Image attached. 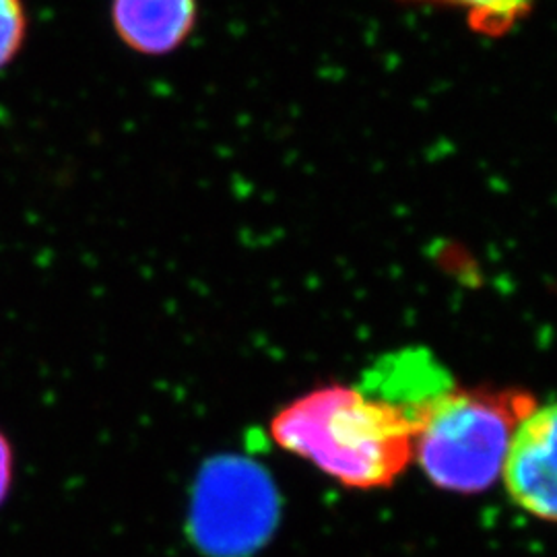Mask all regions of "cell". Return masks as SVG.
<instances>
[{
	"mask_svg": "<svg viewBox=\"0 0 557 557\" xmlns=\"http://www.w3.org/2000/svg\"><path fill=\"white\" fill-rule=\"evenodd\" d=\"M418 421L363 386L324 384L271 421L278 448L354 490L391 487L413 462Z\"/></svg>",
	"mask_w": 557,
	"mask_h": 557,
	"instance_id": "6da1fadb",
	"label": "cell"
},
{
	"mask_svg": "<svg viewBox=\"0 0 557 557\" xmlns=\"http://www.w3.org/2000/svg\"><path fill=\"white\" fill-rule=\"evenodd\" d=\"M535 407L524 391L453 384L423 409L413 460L440 490L481 494L498 481L510 438Z\"/></svg>",
	"mask_w": 557,
	"mask_h": 557,
	"instance_id": "7a4b0ae2",
	"label": "cell"
},
{
	"mask_svg": "<svg viewBox=\"0 0 557 557\" xmlns=\"http://www.w3.org/2000/svg\"><path fill=\"white\" fill-rule=\"evenodd\" d=\"M193 520V537L207 556H250L273 531L275 496L259 469L218 462L200 478Z\"/></svg>",
	"mask_w": 557,
	"mask_h": 557,
	"instance_id": "3957f363",
	"label": "cell"
},
{
	"mask_svg": "<svg viewBox=\"0 0 557 557\" xmlns=\"http://www.w3.org/2000/svg\"><path fill=\"white\" fill-rule=\"evenodd\" d=\"M499 478L508 496L527 515L556 518V407L539 405L522 419L510 438Z\"/></svg>",
	"mask_w": 557,
	"mask_h": 557,
	"instance_id": "277c9868",
	"label": "cell"
},
{
	"mask_svg": "<svg viewBox=\"0 0 557 557\" xmlns=\"http://www.w3.org/2000/svg\"><path fill=\"white\" fill-rule=\"evenodd\" d=\"M112 27L128 50L168 57L180 50L199 21V0H112Z\"/></svg>",
	"mask_w": 557,
	"mask_h": 557,
	"instance_id": "5b68a950",
	"label": "cell"
},
{
	"mask_svg": "<svg viewBox=\"0 0 557 557\" xmlns=\"http://www.w3.org/2000/svg\"><path fill=\"white\" fill-rule=\"evenodd\" d=\"M413 2H438L457 7L469 21L471 29L481 36H504L524 20L535 0H413Z\"/></svg>",
	"mask_w": 557,
	"mask_h": 557,
	"instance_id": "8992f818",
	"label": "cell"
},
{
	"mask_svg": "<svg viewBox=\"0 0 557 557\" xmlns=\"http://www.w3.org/2000/svg\"><path fill=\"white\" fill-rule=\"evenodd\" d=\"M27 9L23 0H0V73L7 71L27 40Z\"/></svg>",
	"mask_w": 557,
	"mask_h": 557,
	"instance_id": "52a82bcc",
	"label": "cell"
},
{
	"mask_svg": "<svg viewBox=\"0 0 557 557\" xmlns=\"http://www.w3.org/2000/svg\"><path fill=\"white\" fill-rule=\"evenodd\" d=\"M13 475H15L13 446L0 430V506L4 504V499L9 498V492H11V485H13Z\"/></svg>",
	"mask_w": 557,
	"mask_h": 557,
	"instance_id": "ba28073f",
	"label": "cell"
}]
</instances>
